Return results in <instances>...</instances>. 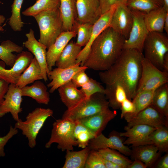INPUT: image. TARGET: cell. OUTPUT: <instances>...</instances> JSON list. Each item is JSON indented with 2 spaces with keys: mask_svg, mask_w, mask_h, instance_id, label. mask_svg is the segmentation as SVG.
Here are the masks:
<instances>
[{
  "mask_svg": "<svg viewBox=\"0 0 168 168\" xmlns=\"http://www.w3.org/2000/svg\"><path fill=\"white\" fill-rule=\"evenodd\" d=\"M142 53L135 49H123L116 62L108 69L100 71V80L105 84L116 83L125 90L128 99L135 96L142 72Z\"/></svg>",
  "mask_w": 168,
  "mask_h": 168,
  "instance_id": "obj_1",
  "label": "cell"
},
{
  "mask_svg": "<svg viewBox=\"0 0 168 168\" xmlns=\"http://www.w3.org/2000/svg\"><path fill=\"white\" fill-rule=\"evenodd\" d=\"M125 38L109 27L92 43L83 65L100 71L109 69L123 49Z\"/></svg>",
  "mask_w": 168,
  "mask_h": 168,
  "instance_id": "obj_2",
  "label": "cell"
},
{
  "mask_svg": "<svg viewBox=\"0 0 168 168\" xmlns=\"http://www.w3.org/2000/svg\"><path fill=\"white\" fill-rule=\"evenodd\" d=\"M34 17L40 30L38 41L48 48L64 31L59 7L42 12Z\"/></svg>",
  "mask_w": 168,
  "mask_h": 168,
  "instance_id": "obj_3",
  "label": "cell"
},
{
  "mask_svg": "<svg viewBox=\"0 0 168 168\" xmlns=\"http://www.w3.org/2000/svg\"><path fill=\"white\" fill-rule=\"evenodd\" d=\"M53 111L50 108L37 107L29 113L26 120L19 119L14 127L21 131L22 134L27 138L28 145L32 148L36 145L37 136L47 119L53 116Z\"/></svg>",
  "mask_w": 168,
  "mask_h": 168,
  "instance_id": "obj_4",
  "label": "cell"
},
{
  "mask_svg": "<svg viewBox=\"0 0 168 168\" xmlns=\"http://www.w3.org/2000/svg\"><path fill=\"white\" fill-rule=\"evenodd\" d=\"M109 107L104 94L97 93L88 99H85L74 107L67 109L62 118L74 122L105 111Z\"/></svg>",
  "mask_w": 168,
  "mask_h": 168,
  "instance_id": "obj_5",
  "label": "cell"
},
{
  "mask_svg": "<svg viewBox=\"0 0 168 168\" xmlns=\"http://www.w3.org/2000/svg\"><path fill=\"white\" fill-rule=\"evenodd\" d=\"M75 125V122L67 118L56 120L53 124L51 136L45 147L49 148L57 143L58 148L62 151H73V147L77 145L73 133Z\"/></svg>",
  "mask_w": 168,
  "mask_h": 168,
  "instance_id": "obj_6",
  "label": "cell"
},
{
  "mask_svg": "<svg viewBox=\"0 0 168 168\" xmlns=\"http://www.w3.org/2000/svg\"><path fill=\"white\" fill-rule=\"evenodd\" d=\"M144 57L158 69L163 71V63L168 53V38L162 33L149 32L144 43Z\"/></svg>",
  "mask_w": 168,
  "mask_h": 168,
  "instance_id": "obj_7",
  "label": "cell"
},
{
  "mask_svg": "<svg viewBox=\"0 0 168 168\" xmlns=\"http://www.w3.org/2000/svg\"><path fill=\"white\" fill-rule=\"evenodd\" d=\"M142 66L136 93L142 91L155 90L168 82V72L158 69L143 56Z\"/></svg>",
  "mask_w": 168,
  "mask_h": 168,
  "instance_id": "obj_8",
  "label": "cell"
},
{
  "mask_svg": "<svg viewBox=\"0 0 168 168\" xmlns=\"http://www.w3.org/2000/svg\"><path fill=\"white\" fill-rule=\"evenodd\" d=\"M131 11L133 23L128 36L124 40L123 49H135L142 53L144 43L149 32L144 22L145 13Z\"/></svg>",
  "mask_w": 168,
  "mask_h": 168,
  "instance_id": "obj_9",
  "label": "cell"
},
{
  "mask_svg": "<svg viewBox=\"0 0 168 168\" xmlns=\"http://www.w3.org/2000/svg\"><path fill=\"white\" fill-rule=\"evenodd\" d=\"M34 57L29 51H22L17 55L13 66L10 69H6L5 63L0 61V79L9 84H16L21 74L29 66Z\"/></svg>",
  "mask_w": 168,
  "mask_h": 168,
  "instance_id": "obj_10",
  "label": "cell"
},
{
  "mask_svg": "<svg viewBox=\"0 0 168 168\" xmlns=\"http://www.w3.org/2000/svg\"><path fill=\"white\" fill-rule=\"evenodd\" d=\"M21 89L16 84H9L4 100L0 106V118L10 113L16 121L20 119L19 114L22 111L21 104L22 101Z\"/></svg>",
  "mask_w": 168,
  "mask_h": 168,
  "instance_id": "obj_11",
  "label": "cell"
},
{
  "mask_svg": "<svg viewBox=\"0 0 168 168\" xmlns=\"http://www.w3.org/2000/svg\"><path fill=\"white\" fill-rule=\"evenodd\" d=\"M128 125L125 127L130 128L137 124H142L158 128L167 126L168 119L155 107L151 105L135 115L126 120Z\"/></svg>",
  "mask_w": 168,
  "mask_h": 168,
  "instance_id": "obj_12",
  "label": "cell"
},
{
  "mask_svg": "<svg viewBox=\"0 0 168 168\" xmlns=\"http://www.w3.org/2000/svg\"><path fill=\"white\" fill-rule=\"evenodd\" d=\"M122 137L119 133L115 131L111 132L108 138L101 133L91 139L87 146L90 150L109 148L118 150L126 156H130L132 150L124 144Z\"/></svg>",
  "mask_w": 168,
  "mask_h": 168,
  "instance_id": "obj_13",
  "label": "cell"
},
{
  "mask_svg": "<svg viewBox=\"0 0 168 168\" xmlns=\"http://www.w3.org/2000/svg\"><path fill=\"white\" fill-rule=\"evenodd\" d=\"M133 21L131 10L126 4H120L117 5L113 13L109 27L126 39L128 36Z\"/></svg>",
  "mask_w": 168,
  "mask_h": 168,
  "instance_id": "obj_14",
  "label": "cell"
},
{
  "mask_svg": "<svg viewBox=\"0 0 168 168\" xmlns=\"http://www.w3.org/2000/svg\"><path fill=\"white\" fill-rule=\"evenodd\" d=\"M27 40L23 43L25 47L35 56L41 68L43 79L45 82L48 80L50 71L46 60V49L44 44L35 39L34 32L30 29L28 33L26 34Z\"/></svg>",
  "mask_w": 168,
  "mask_h": 168,
  "instance_id": "obj_15",
  "label": "cell"
},
{
  "mask_svg": "<svg viewBox=\"0 0 168 168\" xmlns=\"http://www.w3.org/2000/svg\"><path fill=\"white\" fill-rule=\"evenodd\" d=\"M117 6H113L109 11L102 14L93 24L89 40L78 54L77 59V63H80L81 66L83 65L92 43L103 30L110 26L112 16Z\"/></svg>",
  "mask_w": 168,
  "mask_h": 168,
  "instance_id": "obj_16",
  "label": "cell"
},
{
  "mask_svg": "<svg viewBox=\"0 0 168 168\" xmlns=\"http://www.w3.org/2000/svg\"><path fill=\"white\" fill-rule=\"evenodd\" d=\"M156 128L145 124L135 125L130 128H124L125 132L119 133L122 137H127L124 141V145H132L133 147L150 145L149 136Z\"/></svg>",
  "mask_w": 168,
  "mask_h": 168,
  "instance_id": "obj_17",
  "label": "cell"
},
{
  "mask_svg": "<svg viewBox=\"0 0 168 168\" xmlns=\"http://www.w3.org/2000/svg\"><path fill=\"white\" fill-rule=\"evenodd\" d=\"M88 68L81 66L80 63L69 67L61 68H56L50 71L48 78L51 81L47 85L50 88L49 92H54L61 86L71 81L73 76L79 71L86 70Z\"/></svg>",
  "mask_w": 168,
  "mask_h": 168,
  "instance_id": "obj_18",
  "label": "cell"
},
{
  "mask_svg": "<svg viewBox=\"0 0 168 168\" xmlns=\"http://www.w3.org/2000/svg\"><path fill=\"white\" fill-rule=\"evenodd\" d=\"M76 21L94 24L102 15L99 0H77Z\"/></svg>",
  "mask_w": 168,
  "mask_h": 168,
  "instance_id": "obj_19",
  "label": "cell"
},
{
  "mask_svg": "<svg viewBox=\"0 0 168 168\" xmlns=\"http://www.w3.org/2000/svg\"><path fill=\"white\" fill-rule=\"evenodd\" d=\"M117 115L115 110H107L78 120L96 137L102 133L108 123Z\"/></svg>",
  "mask_w": 168,
  "mask_h": 168,
  "instance_id": "obj_20",
  "label": "cell"
},
{
  "mask_svg": "<svg viewBox=\"0 0 168 168\" xmlns=\"http://www.w3.org/2000/svg\"><path fill=\"white\" fill-rule=\"evenodd\" d=\"M77 35L75 30L63 31L54 42L48 48L46 52V60L50 71L55 65V63L61 53L71 40Z\"/></svg>",
  "mask_w": 168,
  "mask_h": 168,
  "instance_id": "obj_21",
  "label": "cell"
},
{
  "mask_svg": "<svg viewBox=\"0 0 168 168\" xmlns=\"http://www.w3.org/2000/svg\"><path fill=\"white\" fill-rule=\"evenodd\" d=\"M77 88L71 80L58 89L60 99L67 109L74 107L85 98L83 92Z\"/></svg>",
  "mask_w": 168,
  "mask_h": 168,
  "instance_id": "obj_22",
  "label": "cell"
},
{
  "mask_svg": "<svg viewBox=\"0 0 168 168\" xmlns=\"http://www.w3.org/2000/svg\"><path fill=\"white\" fill-rule=\"evenodd\" d=\"M130 155L134 159L143 162L147 166L151 167L157 161L159 156L157 147L153 145H146L133 147Z\"/></svg>",
  "mask_w": 168,
  "mask_h": 168,
  "instance_id": "obj_23",
  "label": "cell"
},
{
  "mask_svg": "<svg viewBox=\"0 0 168 168\" xmlns=\"http://www.w3.org/2000/svg\"><path fill=\"white\" fill-rule=\"evenodd\" d=\"M59 9L64 31L73 30L77 18V0H59Z\"/></svg>",
  "mask_w": 168,
  "mask_h": 168,
  "instance_id": "obj_24",
  "label": "cell"
},
{
  "mask_svg": "<svg viewBox=\"0 0 168 168\" xmlns=\"http://www.w3.org/2000/svg\"><path fill=\"white\" fill-rule=\"evenodd\" d=\"M22 96L30 97L39 104L48 105L50 101V95L45 85L42 82L36 81L30 86L21 88Z\"/></svg>",
  "mask_w": 168,
  "mask_h": 168,
  "instance_id": "obj_25",
  "label": "cell"
},
{
  "mask_svg": "<svg viewBox=\"0 0 168 168\" xmlns=\"http://www.w3.org/2000/svg\"><path fill=\"white\" fill-rule=\"evenodd\" d=\"M168 13L163 6L145 13L144 22L149 32L163 33L165 17Z\"/></svg>",
  "mask_w": 168,
  "mask_h": 168,
  "instance_id": "obj_26",
  "label": "cell"
},
{
  "mask_svg": "<svg viewBox=\"0 0 168 168\" xmlns=\"http://www.w3.org/2000/svg\"><path fill=\"white\" fill-rule=\"evenodd\" d=\"M82 47L72 41L66 45L56 62L58 68H65L75 65L77 57L81 52Z\"/></svg>",
  "mask_w": 168,
  "mask_h": 168,
  "instance_id": "obj_27",
  "label": "cell"
},
{
  "mask_svg": "<svg viewBox=\"0 0 168 168\" xmlns=\"http://www.w3.org/2000/svg\"><path fill=\"white\" fill-rule=\"evenodd\" d=\"M105 86V95L109 107L114 109H120L122 103L128 98L125 90L116 83L107 84Z\"/></svg>",
  "mask_w": 168,
  "mask_h": 168,
  "instance_id": "obj_28",
  "label": "cell"
},
{
  "mask_svg": "<svg viewBox=\"0 0 168 168\" xmlns=\"http://www.w3.org/2000/svg\"><path fill=\"white\" fill-rule=\"evenodd\" d=\"M41 79H43L41 68L34 57L29 66L21 74L16 85L21 89Z\"/></svg>",
  "mask_w": 168,
  "mask_h": 168,
  "instance_id": "obj_29",
  "label": "cell"
},
{
  "mask_svg": "<svg viewBox=\"0 0 168 168\" xmlns=\"http://www.w3.org/2000/svg\"><path fill=\"white\" fill-rule=\"evenodd\" d=\"M22 46L10 40L3 41L0 45V59L7 65L12 67L16 59L17 55L12 52L20 53L23 51Z\"/></svg>",
  "mask_w": 168,
  "mask_h": 168,
  "instance_id": "obj_30",
  "label": "cell"
},
{
  "mask_svg": "<svg viewBox=\"0 0 168 168\" xmlns=\"http://www.w3.org/2000/svg\"><path fill=\"white\" fill-rule=\"evenodd\" d=\"M90 151L88 146L78 151H66L63 168H83Z\"/></svg>",
  "mask_w": 168,
  "mask_h": 168,
  "instance_id": "obj_31",
  "label": "cell"
},
{
  "mask_svg": "<svg viewBox=\"0 0 168 168\" xmlns=\"http://www.w3.org/2000/svg\"><path fill=\"white\" fill-rule=\"evenodd\" d=\"M151 105L168 119V83L160 86L155 90Z\"/></svg>",
  "mask_w": 168,
  "mask_h": 168,
  "instance_id": "obj_32",
  "label": "cell"
},
{
  "mask_svg": "<svg viewBox=\"0 0 168 168\" xmlns=\"http://www.w3.org/2000/svg\"><path fill=\"white\" fill-rule=\"evenodd\" d=\"M155 91H144L137 93L132 101L135 107L134 113L131 114H126L123 118L126 120L151 105Z\"/></svg>",
  "mask_w": 168,
  "mask_h": 168,
  "instance_id": "obj_33",
  "label": "cell"
},
{
  "mask_svg": "<svg viewBox=\"0 0 168 168\" xmlns=\"http://www.w3.org/2000/svg\"><path fill=\"white\" fill-rule=\"evenodd\" d=\"M163 0H127L126 5L131 10L144 13L163 6Z\"/></svg>",
  "mask_w": 168,
  "mask_h": 168,
  "instance_id": "obj_34",
  "label": "cell"
},
{
  "mask_svg": "<svg viewBox=\"0 0 168 168\" xmlns=\"http://www.w3.org/2000/svg\"><path fill=\"white\" fill-rule=\"evenodd\" d=\"M59 6V0H37L22 13L25 16L34 17L42 12L58 8Z\"/></svg>",
  "mask_w": 168,
  "mask_h": 168,
  "instance_id": "obj_35",
  "label": "cell"
},
{
  "mask_svg": "<svg viewBox=\"0 0 168 168\" xmlns=\"http://www.w3.org/2000/svg\"><path fill=\"white\" fill-rule=\"evenodd\" d=\"M150 145L158 147L160 152H167L168 150V130L167 126L156 128L150 135Z\"/></svg>",
  "mask_w": 168,
  "mask_h": 168,
  "instance_id": "obj_36",
  "label": "cell"
},
{
  "mask_svg": "<svg viewBox=\"0 0 168 168\" xmlns=\"http://www.w3.org/2000/svg\"><path fill=\"white\" fill-rule=\"evenodd\" d=\"M73 133L79 147L84 148L88 146L95 135L78 121H75Z\"/></svg>",
  "mask_w": 168,
  "mask_h": 168,
  "instance_id": "obj_37",
  "label": "cell"
},
{
  "mask_svg": "<svg viewBox=\"0 0 168 168\" xmlns=\"http://www.w3.org/2000/svg\"><path fill=\"white\" fill-rule=\"evenodd\" d=\"M98 151L104 159L120 166L122 168H127L132 162L131 160L115 150L106 148Z\"/></svg>",
  "mask_w": 168,
  "mask_h": 168,
  "instance_id": "obj_38",
  "label": "cell"
},
{
  "mask_svg": "<svg viewBox=\"0 0 168 168\" xmlns=\"http://www.w3.org/2000/svg\"><path fill=\"white\" fill-rule=\"evenodd\" d=\"M24 0H14L11 6V15L8 24L14 31H20L23 26L21 16V10Z\"/></svg>",
  "mask_w": 168,
  "mask_h": 168,
  "instance_id": "obj_39",
  "label": "cell"
},
{
  "mask_svg": "<svg viewBox=\"0 0 168 168\" xmlns=\"http://www.w3.org/2000/svg\"><path fill=\"white\" fill-rule=\"evenodd\" d=\"M93 25L87 23H80L76 21L73 30L76 31L77 35V44L81 47L86 44L91 35Z\"/></svg>",
  "mask_w": 168,
  "mask_h": 168,
  "instance_id": "obj_40",
  "label": "cell"
},
{
  "mask_svg": "<svg viewBox=\"0 0 168 168\" xmlns=\"http://www.w3.org/2000/svg\"><path fill=\"white\" fill-rule=\"evenodd\" d=\"M80 89L85 95V99H88L94 94L100 93L105 94V88L96 80L90 78Z\"/></svg>",
  "mask_w": 168,
  "mask_h": 168,
  "instance_id": "obj_41",
  "label": "cell"
},
{
  "mask_svg": "<svg viewBox=\"0 0 168 168\" xmlns=\"http://www.w3.org/2000/svg\"><path fill=\"white\" fill-rule=\"evenodd\" d=\"M84 168H106L104 159L98 150H90Z\"/></svg>",
  "mask_w": 168,
  "mask_h": 168,
  "instance_id": "obj_42",
  "label": "cell"
},
{
  "mask_svg": "<svg viewBox=\"0 0 168 168\" xmlns=\"http://www.w3.org/2000/svg\"><path fill=\"white\" fill-rule=\"evenodd\" d=\"M18 132V129L11 126L7 133L2 137L0 136V157H4L6 155L4 147L8 142Z\"/></svg>",
  "mask_w": 168,
  "mask_h": 168,
  "instance_id": "obj_43",
  "label": "cell"
},
{
  "mask_svg": "<svg viewBox=\"0 0 168 168\" xmlns=\"http://www.w3.org/2000/svg\"><path fill=\"white\" fill-rule=\"evenodd\" d=\"M127 0H99L101 14L109 11L113 6L120 4H126Z\"/></svg>",
  "mask_w": 168,
  "mask_h": 168,
  "instance_id": "obj_44",
  "label": "cell"
},
{
  "mask_svg": "<svg viewBox=\"0 0 168 168\" xmlns=\"http://www.w3.org/2000/svg\"><path fill=\"white\" fill-rule=\"evenodd\" d=\"M86 70H81L76 73L72 77L71 81L77 88L81 87L89 80L88 77L85 71Z\"/></svg>",
  "mask_w": 168,
  "mask_h": 168,
  "instance_id": "obj_45",
  "label": "cell"
},
{
  "mask_svg": "<svg viewBox=\"0 0 168 168\" xmlns=\"http://www.w3.org/2000/svg\"><path fill=\"white\" fill-rule=\"evenodd\" d=\"M120 109L121 110V118H123L126 114H133L135 111V107L133 101L128 98L122 103Z\"/></svg>",
  "mask_w": 168,
  "mask_h": 168,
  "instance_id": "obj_46",
  "label": "cell"
},
{
  "mask_svg": "<svg viewBox=\"0 0 168 168\" xmlns=\"http://www.w3.org/2000/svg\"><path fill=\"white\" fill-rule=\"evenodd\" d=\"M9 83L2 79H0V106L8 90Z\"/></svg>",
  "mask_w": 168,
  "mask_h": 168,
  "instance_id": "obj_47",
  "label": "cell"
},
{
  "mask_svg": "<svg viewBox=\"0 0 168 168\" xmlns=\"http://www.w3.org/2000/svg\"><path fill=\"white\" fill-rule=\"evenodd\" d=\"M156 167V168H168V154L167 153L161 158Z\"/></svg>",
  "mask_w": 168,
  "mask_h": 168,
  "instance_id": "obj_48",
  "label": "cell"
},
{
  "mask_svg": "<svg viewBox=\"0 0 168 168\" xmlns=\"http://www.w3.org/2000/svg\"><path fill=\"white\" fill-rule=\"evenodd\" d=\"M146 166L142 161L138 159L134 161L128 166L127 168H146Z\"/></svg>",
  "mask_w": 168,
  "mask_h": 168,
  "instance_id": "obj_49",
  "label": "cell"
},
{
  "mask_svg": "<svg viewBox=\"0 0 168 168\" xmlns=\"http://www.w3.org/2000/svg\"><path fill=\"white\" fill-rule=\"evenodd\" d=\"M104 163L106 168H122L120 166L104 159Z\"/></svg>",
  "mask_w": 168,
  "mask_h": 168,
  "instance_id": "obj_50",
  "label": "cell"
},
{
  "mask_svg": "<svg viewBox=\"0 0 168 168\" xmlns=\"http://www.w3.org/2000/svg\"><path fill=\"white\" fill-rule=\"evenodd\" d=\"M163 71L168 72V53L165 55L163 63Z\"/></svg>",
  "mask_w": 168,
  "mask_h": 168,
  "instance_id": "obj_51",
  "label": "cell"
},
{
  "mask_svg": "<svg viewBox=\"0 0 168 168\" xmlns=\"http://www.w3.org/2000/svg\"><path fill=\"white\" fill-rule=\"evenodd\" d=\"M164 31L168 34V13L166 15L164 25Z\"/></svg>",
  "mask_w": 168,
  "mask_h": 168,
  "instance_id": "obj_52",
  "label": "cell"
},
{
  "mask_svg": "<svg viewBox=\"0 0 168 168\" xmlns=\"http://www.w3.org/2000/svg\"><path fill=\"white\" fill-rule=\"evenodd\" d=\"M5 19V17L3 15H0V32L3 31L4 30L2 25L4 22Z\"/></svg>",
  "mask_w": 168,
  "mask_h": 168,
  "instance_id": "obj_53",
  "label": "cell"
},
{
  "mask_svg": "<svg viewBox=\"0 0 168 168\" xmlns=\"http://www.w3.org/2000/svg\"><path fill=\"white\" fill-rule=\"evenodd\" d=\"M164 2L163 7L165 9L168 11V0H163Z\"/></svg>",
  "mask_w": 168,
  "mask_h": 168,
  "instance_id": "obj_54",
  "label": "cell"
},
{
  "mask_svg": "<svg viewBox=\"0 0 168 168\" xmlns=\"http://www.w3.org/2000/svg\"><path fill=\"white\" fill-rule=\"evenodd\" d=\"M2 3V2L0 0V4Z\"/></svg>",
  "mask_w": 168,
  "mask_h": 168,
  "instance_id": "obj_55",
  "label": "cell"
}]
</instances>
